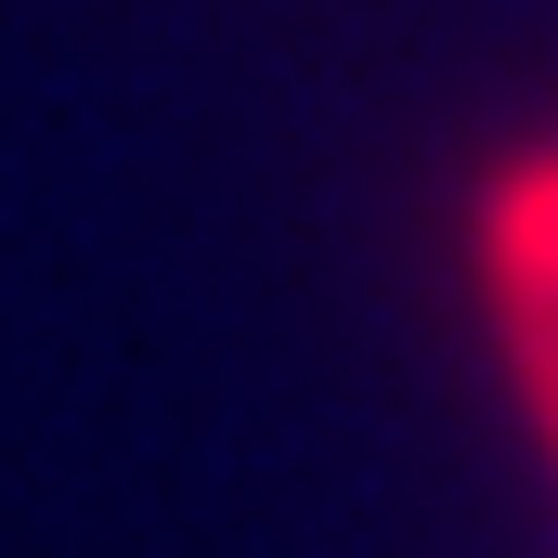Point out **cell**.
<instances>
[{
    "instance_id": "obj_1",
    "label": "cell",
    "mask_w": 558,
    "mask_h": 558,
    "mask_svg": "<svg viewBox=\"0 0 558 558\" xmlns=\"http://www.w3.org/2000/svg\"><path fill=\"white\" fill-rule=\"evenodd\" d=\"M481 286H494V338H507V377L558 454V156H520L481 208Z\"/></svg>"
}]
</instances>
